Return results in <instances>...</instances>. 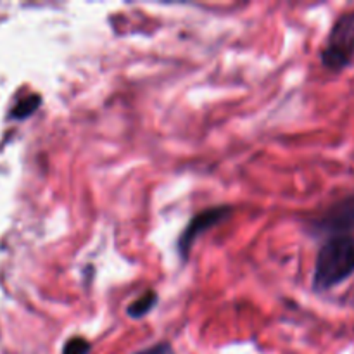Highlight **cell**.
<instances>
[{"label":"cell","mask_w":354,"mask_h":354,"mask_svg":"<svg viewBox=\"0 0 354 354\" xmlns=\"http://www.w3.org/2000/svg\"><path fill=\"white\" fill-rule=\"evenodd\" d=\"M90 351H92L90 341H86L82 335H75V337L66 342L61 354H90Z\"/></svg>","instance_id":"7"},{"label":"cell","mask_w":354,"mask_h":354,"mask_svg":"<svg viewBox=\"0 0 354 354\" xmlns=\"http://www.w3.org/2000/svg\"><path fill=\"white\" fill-rule=\"evenodd\" d=\"M232 213H234V207L232 206H214L209 207V209L201 211L196 216L190 218L189 225H187L185 230L180 235L178 242H176V251H178L182 261L189 259L194 244H196L197 239L204 232H209L211 228L218 227L220 223L227 221L232 216Z\"/></svg>","instance_id":"4"},{"label":"cell","mask_w":354,"mask_h":354,"mask_svg":"<svg viewBox=\"0 0 354 354\" xmlns=\"http://www.w3.org/2000/svg\"><path fill=\"white\" fill-rule=\"evenodd\" d=\"M308 230L315 237H325V241L339 235H353L354 232V196L337 201L324 211L320 216L308 223Z\"/></svg>","instance_id":"3"},{"label":"cell","mask_w":354,"mask_h":354,"mask_svg":"<svg viewBox=\"0 0 354 354\" xmlns=\"http://www.w3.org/2000/svg\"><path fill=\"white\" fill-rule=\"evenodd\" d=\"M159 303V296L156 290L149 289L142 294L140 297H137L135 301H131L130 306L127 308V315L133 320H140V318L147 317L152 310L156 308V304Z\"/></svg>","instance_id":"5"},{"label":"cell","mask_w":354,"mask_h":354,"mask_svg":"<svg viewBox=\"0 0 354 354\" xmlns=\"http://www.w3.org/2000/svg\"><path fill=\"white\" fill-rule=\"evenodd\" d=\"M354 275V235H339L324 242L315 261L311 287L327 292Z\"/></svg>","instance_id":"1"},{"label":"cell","mask_w":354,"mask_h":354,"mask_svg":"<svg viewBox=\"0 0 354 354\" xmlns=\"http://www.w3.org/2000/svg\"><path fill=\"white\" fill-rule=\"evenodd\" d=\"M322 66L339 73L348 68L354 59V10L337 17L322 48Z\"/></svg>","instance_id":"2"},{"label":"cell","mask_w":354,"mask_h":354,"mask_svg":"<svg viewBox=\"0 0 354 354\" xmlns=\"http://www.w3.org/2000/svg\"><path fill=\"white\" fill-rule=\"evenodd\" d=\"M133 354H176V353L169 342H158V344L149 346V348L140 349V351H137Z\"/></svg>","instance_id":"8"},{"label":"cell","mask_w":354,"mask_h":354,"mask_svg":"<svg viewBox=\"0 0 354 354\" xmlns=\"http://www.w3.org/2000/svg\"><path fill=\"white\" fill-rule=\"evenodd\" d=\"M40 104H41L40 95L24 97V99L17 100V104L12 107V111H10V116L16 118V120H24V118L31 116V114L38 109Z\"/></svg>","instance_id":"6"}]
</instances>
